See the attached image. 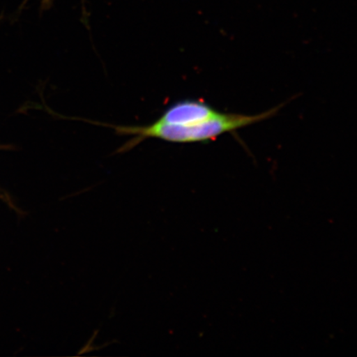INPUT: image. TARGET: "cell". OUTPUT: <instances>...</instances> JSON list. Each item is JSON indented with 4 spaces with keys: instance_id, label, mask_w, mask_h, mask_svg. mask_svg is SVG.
<instances>
[{
    "instance_id": "cell-2",
    "label": "cell",
    "mask_w": 357,
    "mask_h": 357,
    "mask_svg": "<svg viewBox=\"0 0 357 357\" xmlns=\"http://www.w3.org/2000/svg\"><path fill=\"white\" fill-rule=\"evenodd\" d=\"M220 113L203 101L186 100L169 107L158 119L165 123L186 126L206 121Z\"/></svg>"
},
{
    "instance_id": "cell-1",
    "label": "cell",
    "mask_w": 357,
    "mask_h": 357,
    "mask_svg": "<svg viewBox=\"0 0 357 357\" xmlns=\"http://www.w3.org/2000/svg\"><path fill=\"white\" fill-rule=\"evenodd\" d=\"M280 109V106L275 107L264 113L255 115L221 112L216 117L187 126L167 124L158 119L146 126H114V128L119 135L130 137V140L119 149V151L123 153L132 149L149 138H156L174 144L211 142L217 139L223 134L233 132L273 117Z\"/></svg>"
},
{
    "instance_id": "cell-3",
    "label": "cell",
    "mask_w": 357,
    "mask_h": 357,
    "mask_svg": "<svg viewBox=\"0 0 357 357\" xmlns=\"http://www.w3.org/2000/svg\"><path fill=\"white\" fill-rule=\"evenodd\" d=\"M53 0H43V7L47 8L50 7Z\"/></svg>"
}]
</instances>
